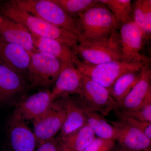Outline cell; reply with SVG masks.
Instances as JSON below:
<instances>
[{
	"instance_id": "cell-28",
	"label": "cell",
	"mask_w": 151,
	"mask_h": 151,
	"mask_svg": "<svg viewBox=\"0 0 151 151\" xmlns=\"http://www.w3.org/2000/svg\"><path fill=\"white\" fill-rule=\"evenodd\" d=\"M118 120L129 124L141 131L146 137L151 140V122H140L126 117H117Z\"/></svg>"
},
{
	"instance_id": "cell-26",
	"label": "cell",
	"mask_w": 151,
	"mask_h": 151,
	"mask_svg": "<svg viewBox=\"0 0 151 151\" xmlns=\"http://www.w3.org/2000/svg\"><path fill=\"white\" fill-rule=\"evenodd\" d=\"M116 117H126L140 122H151V103L130 111H115Z\"/></svg>"
},
{
	"instance_id": "cell-30",
	"label": "cell",
	"mask_w": 151,
	"mask_h": 151,
	"mask_svg": "<svg viewBox=\"0 0 151 151\" xmlns=\"http://www.w3.org/2000/svg\"><path fill=\"white\" fill-rule=\"evenodd\" d=\"M113 151H130L128 150H126V149H125L123 148L122 147H120V148H119L115 149V150H114Z\"/></svg>"
},
{
	"instance_id": "cell-9",
	"label": "cell",
	"mask_w": 151,
	"mask_h": 151,
	"mask_svg": "<svg viewBox=\"0 0 151 151\" xmlns=\"http://www.w3.org/2000/svg\"><path fill=\"white\" fill-rule=\"evenodd\" d=\"M123 59L129 62L149 64L150 59L142 53L144 41L143 32L133 20L122 25L119 33Z\"/></svg>"
},
{
	"instance_id": "cell-22",
	"label": "cell",
	"mask_w": 151,
	"mask_h": 151,
	"mask_svg": "<svg viewBox=\"0 0 151 151\" xmlns=\"http://www.w3.org/2000/svg\"><path fill=\"white\" fill-rule=\"evenodd\" d=\"M141 71L123 74L108 89L117 105L124 100L140 80Z\"/></svg>"
},
{
	"instance_id": "cell-1",
	"label": "cell",
	"mask_w": 151,
	"mask_h": 151,
	"mask_svg": "<svg viewBox=\"0 0 151 151\" xmlns=\"http://www.w3.org/2000/svg\"><path fill=\"white\" fill-rule=\"evenodd\" d=\"M0 16L22 25L32 33L60 42L74 51L78 38L67 30L57 27L20 8L12 0L0 1Z\"/></svg>"
},
{
	"instance_id": "cell-7",
	"label": "cell",
	"mask_w": 151,
	"mask_h": 151,
	"mask_svg": "<svg viewBox=\"0 0 151 151\" xmlns=\"http://www.w3.org/2000/svg\"><path fill=\"white\" fill-rule=\"evenodd\" d=\"M78 97L86 108L100 113L103 117L114 111L117 106L109 89L83 75L81 92Z\"/></svg>"
},
{
	"instance_id": "cell-17",
	"label": "cell",
	"mask_w": 151,
	"mask_h": 151,
	"mask_svg": "<svg viewBox=\"0 0 151 151\" xmlns=\"http://www.w3.org/2000/svg\"><path fill=\"white\" fill-rule=\"evenodd\" d=\"M0 38L23 47L32 53L37 50L34 45L31 33L18 23L0 16Z\"/></svg>"
},
{
	"instance_id": "cell-6",
	"label": "cell",
	"mask_w": 151,
	"mask_h": 151,
	"mask_svg": "<svg viewBox=\"0 0 151 151\" xmlns=\"http://www.w3.org/2000/svg\"><path fill=\"white\" fill-rule=\"evenodd\" d=\"M63 63L50 55L37 50L31 53L26 78L34 87L47 88L53 85Z\"/></svg>"
},
{
	"instance_id": "cell-4",
	"label": "cell",
	"mask_w": 151,
	"mask_h": 151,
	"mask_svg": "<svg viewBox=\"0 0 151 151\" xmlns=\"http://www.w3.org/2000/svg\"><path fill=\"white\" fill-rule=\"evenodd\" d=\"M73 52L82 62L90 65L124 60L117 32L105 40L78 42Z\"/></svg>"
},
{
	"instance_id": "cell-11",
	"label": "cell",
	"mask_w": 151,
	"mask_h": 151,
	"mask_svg": "<svg viewBox=\"0 0 151 151\" xmlns=\"http://www.w3.org/2000/svg\"><path fill=\"white\" fill-rule=\"evenodd\" d=\"M141 73L140 80L124 100L117 105L114 111H134L151 103V73L149 64L144 65Z\"/></svg>"
},
{
	"instance_id": "cell-13",
	"label": "cell",
	"mask_w": 151,
	"mask_h": 151,
	"mask_svg": "<svg viewBox=\"0 0 151 151\" xmlns=\"http://www.w3.org/2000/svg\"><path fill=\"white\" fill-rule=\"evenodd\" d=\"M30 58V52L23 47L0 38V61L26 78Z\"/></svg>"
},
{
	"instance_id": "cell-20",
	"label": "cell",
	"mask_w": 151,
	"mask_h": 151,
	"mask_svg": "<svg viewBox=\"0 0 151 151\" xmlns=\"http://www.w3.org/2000/svg\"><path fill=\"white\" fill-rule=\"evenodd\" d=\"M81 104L85 113L86 124L91 128L95 136L105 139L117 141L119 136V130L100 113L89 110Z\"/></svg>"
},
{
	"instance_id": "cell-23",
	"label": "cell",
	"mask_w": 151,
	"mask_h": 151,
	"mask_svg": "<svg viewBox=\"0 0 151 151\" xmlns=\"http://www.w3.org/2000/svg\"><path fill=\"white\" fill-rule=\"evenodd\" d=\"M132 20L143 32L145 40L151 34V1L138 0L132 8Z\"/></svg>"
},
{
	"instance_id": "cell-21",
	"label": "cell",
	"mask_w": 151,
	"mask_h": 151,
	"mask_svg": "<svg viewBox=\"0 0 151 151\" xmlns=\"http://www.w3.org/2000/svg\"><path fill=\"white\" fill-rule=\"evenodd\" d=\"M87 124L66 137L60 139L64 151H83L95 138Z\"/></svg>"
},
{
	"instance_id": "cell-29",
	"label": "cell",
	"mask_w": 151,
	"mask_h": 151,
	"mask_svg": "<svg viewBox=\"0 0 151 151\" xmlns=\"http://www.w3.org/2000/svg\"><path fill=\"white\" fill-rule=\"evenodd\" d=\"M35 151H64L62 143L58 137L37 146Z\"/></svg>"
},
{
	"instance_id": "cell-16",
	"label": "cell",
	"mask_w": 151,
	"mask_h": 151,
	"mask_svg": "<svg viewBox=\"0 0 151 151\" xmlns=\"http://www.w3.org/2000/svg\"><path fill=\"white\" fill-rule=\"evenodd\" d=\"M52 102L50 90L44 89L19 102L15 110L24 120L33 122L46 113Z\"/></svg>"
},
{
	"instance_id": "cell-10",
	"label": "cell",
	"mask_w": 151,
	"mask_h": 151,
	"mask_svg": "<svg viewBox=\"0 0 151 151\" xmlns=\"http://www.w3.org/2000/svg\"><path fill=\"white\" fill-rule=\"evenodd\" d=\"M25 120L15 110L8 125L9 146L11 151H35L37 141Z\"/></svg>"
},
{
	"instance_id": "cell-5",
	"label": "cell",
	"mask_w": 151,
	"mask_h": 151,
	"mask_svg": "<svg viewBox=\"0 0 151 151\" xmlns=\"http://www.w3.org/2000/svg\"><path fill=\"white\" fill-rule=\"evenodd\" d=\"M20 8L78 37L75 19L52 0H12Z\"/></svg>"
},
{
	"instance_id": "cell-3",
	"label": "cell",
	"mask_w": 151,
	"mask_h": 151,
	"mask_svg": "<svg viewBox=\"0 0 151 151\" xmlns=\"http://www.w3.org/2000/svg\"><path fill=\"white\" fill-rule=\"evenodd\" d=\"M73 63L81 74L108 89L121 76L128 72L140 71L145 65L126 60L90 65L82 62L76 55Z\"/></svg>"
},
{
	"instance_id": "cell-8",
	"label": "cell",
	"mask_w": 151,
	"mask_h": 151,
	"mask_svg": "<svg viewBox=\"0 0 151 151\" xmlns=\"http://www.w3.org/2000/svg\"><path fill=\"white\" fill-rule=\"evenodd\" d=\"M65 115L62 100L60 97L52 102L46 113L33 121L37 146L55 137L62 129Z\"/></svg>"
},
{
	"instance_id": "cell-18",
	"label": "cell",
	"mask_w": 151,
	"mask_h": 151,
	"mask_svg": "<svg viewBox=\"0 0 151 151\" xmlns=\"http://www.w3.org/2000/svg\"><path fill=\"white\" fill-rule=\"evenodd\" d=\"M29 84L26 78L0 61V102L24 93Z\"/></svg>"
},
{
	"instance_id": "cell-24",
	"label": "cell",
	"mask_w": 151,
	"mask_h": 151,
	"mask_svg": "<svg viewBox=\"0 0 151 151\" xmlns=\"http://www.w3.org/2000/svg\"><path fill=\"white\" fill-rule=\"evenodd\" d=\"M106 6L114 16L119 28L122 25L132 20L131 0H99Z\"/></svg>"
},
{
	"instance_id": "cell-19",
	"label": "cell",
	"mask_w": 151,
	"mask_h": 151,
	"mask_svg": "<svg viewBox=\"0 0 151 151\" xmlns=\"http://www.w3.org/2000/svg\"><path fill=\"white\" fill-rule=\"evenodd\" d=\"M34 45L39 51L47 53L65 63H73L75 54L72 49L53 39L32 33Z\"/></svg>"
},
{
	"instance_id": "cell-12",
	"label": "cell",
	"mask_w": 151,
	"mask_h": 151,
	"mask_svg": "<svg viewBox=\"0 0 151 151\" xmlns=\"http://www.w3.org/2000/svg\"><path fill=\"white\" fill-rule=\"evenodd\" d=\"M83 75L73 63H63L55 81L50 97L52 102L66 94L79 96L81 92Z\"/></svg>"
},
{
	"instance_id": "cell-14",
	"label": "cell",
	"mask_w": 151,
	"mask_h": 151,
	"mask_svg": "<svg viewBox=\"0 0 151 151\" xmlns=\"http://www.w3.org/2000/svg\"><path fill=\"white\" fill-rule=\"evenodd\" d=\"M108 122L119 130L116 141L121 147L130 151H151V140L140 130L118 119Z\"/></svg>"
},
{
	"instance_id": "cell-2",
	"label": "cell",
	"mask_w": 151,
	"mask_h": 151,
	"mask_svg": "<svg viewBox=\"0 0 151 151\" xmlns=\"http://www.w3.org/2000/svg\"><path fill=\"white\" fill-rule=\"evenodd\" d=\"M74 19L78 42L108 39L119 28L111 11L100 2Z\"/></svg>"
},
{
	"instance_id": "cell-25",
	"label": "cell",
	"mask_w": 151,
	"mask_h": 151,
	"mask_svg": "<svg viewBox=\"0 0 151 151\" xmlns=\"http://www.w3.org/2000/svg\"><path fill=\"white\" fill-rule=\"evenodd\" d=\"M71 17L75 19L80 14L97 4L99 0H52Z\"/></svg>"
},
{
	"instance_id": "cell-15",
	"label": "cell",
	"mask_w": 151,
	"mask_h": 151,
	"mask_svg": "<svg viewBox=\"0 0 151 151\" xmlns=\"http://www.w3.org/2000/svg\"><path fill=\"white\" fill-rule=\"evenodd\" d=\"M66 94L62 99L65 111V122L58 137L60 139L66 137L86 124V117L78 97Z\"/></svg>"
},
{
	"instance_id": "cell-27",
	"label": "cell",
	"mask_w": 151,
	"mask_h": 151,
	"mask_svg": "<svg viewBox=\"0 0 151 151\" xmlns=\"http://www.w3.org/2000/svg\"><path fill=\"white\" fill-rule=\"evenodd\" d=\"M115 142L96 137L83 151H113L116 149Z\"/></svg>"
}]
</instances>
